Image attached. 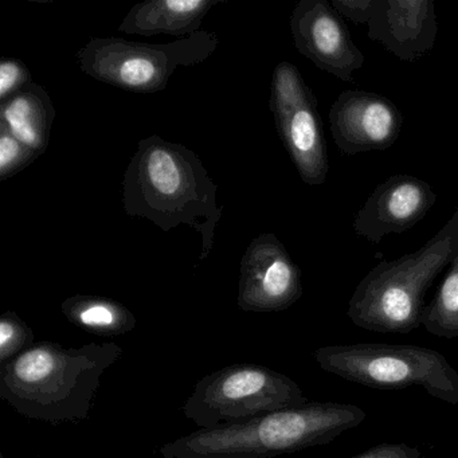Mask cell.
I'll return each mask as SVG.
<instances>
[{
  "label": "cell",
  "instance_id": "obj_18",
  "mask_svg": "<svg viewBox=\"0 0 458 458\" xmlns=\"http://www.w3.org/2000/svg\"><path fill=\"white\" fill-rule=\"evenodd\" d=\"M36 344L34 332L17 315L9 310L0 318V366Z\"/></svg>",
  "mask_w": 458,
  "mask_h": 458
},
{
  "label": "cell",
  "instance_id": "obj_14",
  "mask_svg": "<svg viewBox=\"0 0 458 458\" xmlns=\"http://www.w3.org/2000/svg\"><path fill=\"white\" fill-rule=\"evenodd\" d=\"M222 0H144L128 12L120 33L152 37L159 34L189 38L199 33L206 15Z\"/></svg>",
  "mask_w": 458,
  "mask_h": 458
},
{
  "label": "cell",
  "instance_id": "obj_10",
  "mask_svg": "<svg viewBox=\"0 0 458 458\" xmlns=\"http://www.w3.org/2000/svg\"><path fill=\"white\" fill-rule=\"evenodd\" d=\"M291 33L300 55L342 81L352 82L353 72L366 63L328 0H300L292 12Z\"/></svg>",
  "mask_w": 458,
  "mask_h": 458
},
{
  "label": "cell",
  "instance_id": "obj_3",
  "mask_svg": "<svg viewBox=\"0 0 458 458\" xmlns=\"http://www.w3.org/2000/svg\"><path fill=\"white\" fill-rule=\"evenodd\" d=\"M366 420L352 403L308 402L219 428H199L160 447L165 458H273L323 446Z\"/></svg>",
  "mask_w": 458,
  "mask_h": 458
},
{
  "label": "cell",
  "instance_id": "obj_19",
  "mask_svg": "<svg viewBox=\"0 0 458 458\" xmlns=\"http://www.w3.org/2000/svg\"><path fill=\"white\" fill-rule=\"evenodd\" d=\"M38 152L18 140L4 125H0V181L17 175L21 171L30 165Z\"/></svg>",
  "mask_w": 458,
  "mask_h": 458
},
{
  "label": "cell",
  "instance_id": "obj_12",
  "mask_svg": "<svg viewBox=\"0 0 458 458\" xmlns=\"http://www.w3.org/2000/svg\"><path fill=\"white\" fill-rule=\"evenodd\" d=\"M436 200L428 182L396 174L369 195L353 219V232L377 245L387 235L402 234L420 224Z\"/></svg>",
  "mask_w": 458,
  "mask_h": 458
},
{
  "label": "cell",
  "instance_id": "obj_5",
  "mask_svg": "<svg viewBox=\"0 0 458 458\" xmlns=\"http://www.w3.org/2000/svg\"><path fill=\"white\" fill-rule=\"evenodd\" d=\"M321 369L377 390L420 386L433 398L458 404V371L438 351L409 344L328 345L313 353Z\"/></svg>",
  "mask_w": 458,
  "mask_h": 458
},
{
  "label": "cell",
  "instance_id": "obj_22",
  "mask_svg": "<svg viewBox=\"0 0 458 458\" xmlns=\"http://www.w3.org/2000/svg\"><path fill=\"white\" fill-rule=\"evenodd\" d=\"M353 458H420V452L406 444H380Z\"/></svg>",
  "mask_w": 458,
  "mask_h": 458
},
{
  "label": "cell",
  "instance_id": "obj_13",
  "mask_svg": "<svg viewBox=\"0 0 458 458\" xmlns=\"http://www.w3.org/2000/svg\"><path fill=\"white\" fill-rule=\"evenodd\" d=\"M369 38L394 57L412 64L433 50L438 34L433 0H375Z\"/></svg>",
  "mask_w": 458,
  "mask_h": 458
},
{
  "label": "cell",
  "instance_id": "obj_4",
  "mask_svg": "<svg viewBox=\"0 0 458 458\" xmlns=\"http://www.w3.org/2000/svg\"><path fill=\"white\" fill-rule=\"evenodd\" d=\"M457 256L458 210L414 253L375 265L351 296L348 318L367 331L410 334L422 326L426 292Z\"/></svg>",
  "mask_w": 458,
  "mask_h": 458
},
{
  "label": "cell",
  "instance_id": "obj_17",
  "mask_svg": "<svg viewBox=\"0 0 458 458\" xmlns=\"http://www.w3.org/2000/svg\"><path fill=\"white\" fill-rule=\"evenodd\" d=\"M422 326L442 339L458 337V256L449 265L436 296L426 305Z\"/></svg>",
  "mask_w": 458,
  "mask_h": 458
},
{
  "label": "cell",
  "instance_id": "obj_15",
  "mask_svg": "<svg viewBox=\"0 0 458 458\" xmlns=\"http://www.w3.org/2000/svg\"><path fill=\"white\" fill-rule=\"evenodd\" d=\"M55 119L52 98L37 82L0 103V125L39 155L49 147Z\"/></svg>",
  "mask_w": 458,
  "mask_h": 458
},
{
  "label": "cell",
  "instance_id": "obj_20",
  "mask_svg": "<svg viewBox=\"0 0 458 458\" xmlns=\"http://www.w3.org/2000/svg\"><path fill=\"white\" fill-rule=\"evenodd\" d=\"M33 84V77L23 61L4 58L0 61V103Z\"/></svg>",
  "mask_w": 458,
  "mask_h": 458
},
{
  "label": "cell",
  "instance_id": "obj_9",
  "mask_svg": "<svg viewBox=\"0 0 458 458\" xmlns=\"http://www.w3.org/2000/svg\"><path fill=\"white\" fill-rule=\"evenodd\" d=\"M301 272L272 233L257 235L241 259L237 305L245 312H281L301 299Z\"/></svg>",
  "mask_w": 458,
  "mask_h": 458
},
{
  "label": "cell",
  "instance_id": "obj_2",
  "mask_svg": "<svg viewBox=\"0 0 458 458\" xmlns=\"http://www.w3.org/2000/svg\"><path fill=\"white\" fill-rule=\"evenodd\" d=\"M122 355L114 342L80 348L36 343L0 366V398L30 420L81 422L89 418L101 377Z\"/></svg>",
  "mask_w": 458,
  "mask_h": 458
},
{
  "label": "cell",
  "instance_id": "obj_8",
  "mask_svg": "<svg viewBox=\"0 0 458 458\" xmlns=\"http://www.w3.org/2000/svg\"><path fill=\"white\" fill-rule=\"evenodd\" d=\"M269 106L278 136L302 182L310 186L326 183L328 151L318 101L299 69L288 61L273 71Z\"/></svg>",
  "mask_w": 458,
  "mask_h": 458
},
{
  "label": "cell",
  "instance_id": "obj_7",
  "mask_svg": "<svg viewBox=\"0 0 458 458\" xmlns=\"http://www.w3.org/2000/svg\"><path fill=\"white\" fill-rule=\"evenodd\" d=\"M305 403L304 391L291 377L259 364L240 363L203 377L182 410L198 428L210 430Z\"/></svg>",
  "mask_w": 458,
  "mask_h": 458
},
{
  "label": "cell",
  "instance_id": "obj_11",
  "mask_svg": "<svg viewBox=\"0 0 458 458\" xmlns=\"http://www.w3.org/2000/svg\"><path fill=\"white\" fill-rule=\"evenodd\" d=\"M329 130L344 155L386 151L398 140L404 117L385 96L364 90H344L328 114Z\"/></svg>",
  "mask_w": 458,
  "mask_h": 458
},
{
  "label": "cell",
  "instance_id": "obj_16",
  "mask_svg": "<svg viewBox=\"0 0 458 458\" xmlns=\"http://www.w3.org/2000/svg\"><path fill=\"white\" fill-rule=\"evenodd\" d=\"M61 310L72 324L101 337L122 336L136 326L135 315L111 297L76 294L61 304Z\"/></svg>",
  "mask_w": 458,
  "mask_h": 458
},
{
  "label": "cell",
  "instance_id": "obj_6",
  "mask_svg": "<svg viewBox=\"0 0 458 458\" xmlns=\"http://www.w3.org/2000/svg\"><path fill=\"white\" fill-rule=\"evenodd\" d=\"M219 38L199 31L170 44L90 38L77 53L80 71L98 81L133 93L165 90L176 69L199 65L218 49Z\"/></svg>",
  "mask_w": 458,
  "mask_h": 458
},
{
  "label": "cell",
  "instance_id": "obj_1",
  "mask_svg": "<svg viewBox=\"0 0 458 458\" xmlns=\"http://www.w3.org/2000/svg\"><path fill=\"white\" fill-rule=\"evenodd\" d=\"M218 186L200 157L181 143L152 135L139 141L123 179V206L132 218H144L163 232L189 226L199 233L205 261L214 248L224 213Z\"/></svg>",
  "mask_w": 458,
  "mask_h": 458
},
{
  "label": "cell",
  "instance_id": "obj_21",
  "mask_svg": "<svg viewBox=\"0 0 458 458\" xmlns=\"http://www.w3.org/2000/svg\"><path fill=\"white\" fill-rule=\"evenodd\" d=\"M335 12L355 25H369L374 15L375 0H331Z\"/></svg>",
  "mask_w": 458,
  "mask_h": 458
}]
</instances>
